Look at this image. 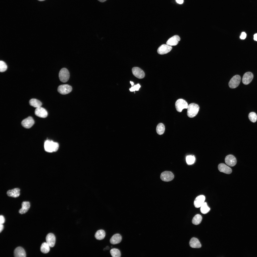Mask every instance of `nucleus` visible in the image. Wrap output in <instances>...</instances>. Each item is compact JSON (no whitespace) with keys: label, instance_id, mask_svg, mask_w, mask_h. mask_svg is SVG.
<instances>
[{"label":"nucleus","instance_id":"obj_11","mask_svg":"<svg viewBox=\"0 0 257 257\" xmlns=\"http://www.w3.org/2000/svg\"><path fill=\"white\" fill-rule=\"evenodd\" d=\"M35 113L37 116L40 118H45L48 115V112L44 108L40 107L37 108L35 110Z\"/></svg>","mask_w":257,"mask_h":257},{"label":"nucleus","instance_id":"obj_8","mask_svg":"<svg viewBox=\"0 0 257 257\" xmlns=\"http://www.w3.org/2000/svg\"><path fill=\"white\" fill-rule=\"evenodd\" d=\"M34 123V121L33 118L29 116L23 120L21 122L22 125L24 128H29L31 127Z\"/></svg>","mask_w":257,"mask_h":257},{"label":"nucleus","instance_id":"obj_2","mask_svg":"<svg viewBox=\"0 0 257 257\" xmlns=\"http://www.w3.org/2000/svg\"><path fill=\"white\" fill-rule=\"evenodd\" d=\"M187 109L188 116L190 118H192L197 115L199 111V107L197 104L192 103L188 105Z\"/></svg>","mask_w":257,"mask_h":257},{"label":"nucleus","instance_id":"obj_9","mask_svg":"<svg viewBox=\"0 0 257 257\" xmlns=\"http://www.w3.org/2000/svg\"><path fill=\"white\" fill-rule=\"evenodd\" d=\"M172 47L167 44H164L160 46L158 49L157 52L160 54L167 53L172 49Z\"/></svg>","mask_w":257,"mask_h":257},{"label":"nucleus","instance_id":"obj_14","mask_svg":"<svg viewBox=\"0 0 257 257\" xmlns=\"http://www.w3.org/2000/svg\"><path fill=\"white\" fill-rule=\"evenodd\" d=\"M46 242L50 247H54L55 244L56 238L55 235L52 233L48 234L46 237Z\"/></svg>","mask_w":257,"mask_h":257},{"label":"nucleus","instance_id":"obj_32","mask_svg":"<svg viewBox=\"0 0 257 257\" xmlns=\"http://www.w3.org/2000/svg\"><path fill=\"white\" fill-rule=\"evenodd\" d=\"M7 69V66L6 64L2 61H0V71L3 72L5 71Z\"/></svg>","mask_w":257,"mask_h":257},{"label":"nucleus","instance_id":"obj_6","mask_svg":"<svg viewBox=\"0 0 257 257\" xmlns=\"http://www.w3.org/2000/svg\"><path fill=\"white\" fill-rule=\"evenodd\" d=\"M72 90V87L68 84H63L59 86L58 88V91L62 94H65L70 93Z\"/></svg>","mask_w":257,"mask_h":257},{"label":"nucleus","instance_id":"obj_38","mask_svg":"<svg viewBox=\"0 0 257 257\" xmlns=\"http://www.w3.org/2000/svg\"><path fill=\"white\" fill-rule=\"evenodd\" d=\"M254 40L257 41V33L255 34L254 35Z\"/></svg>","mask_w":257,"mask_h":257},{"label":"nucleus","instance_id":"obj_20","mask_svg":"<svg viewBox=\"0 0 257 257\" xmlns=\"http://www.w3.org/2000/svg\"><path fill=\"white\" fill-rule=\"evenodd\" d=\"M189 244L190 246L193 248H199L201 247V245L198 240L195 237H193L190 239Z\"/></svg>","mask_w":257,"mask_h":257},{"label":"nucleus","instance_id":"obj_16","mask_svg":"<svg viewBox=\"0 0 257 257\" xmlns=\"http://www.w3.org/2000/svg\"><path fill=\"white\" fill-rule=\"evenodd\" d=\"M205 200V197L203 195H200L197 197L195 199L194 204L195 207L199 208L204 203Z\"/></svg>","mask_w":257,"mask_h":257},{"label":"nucleus","instance_id":"obj_41","mask_svg":"<svg viewBox=\"0 0 257 257\" xmlns=\"http://www.w3.org/2000/svg\"><path fill=\"white\" fill-rule=\"evenodd\" d=\"M38 0L39 1H44V0Z\"/></svg>","mask_w":257,"mask_h":257},{"label":"nucleus","instance_id":"obj_4","mask_svg":"<svg viewBox=\"0 0 257 257\" xmlns=\"http://www.w3.org/2000/svg\"><path fill=\"white\" fill-rule=\"evenodd\" d=\"M187 102L184 100L179 99L177 100L175 103V106L177 110L181 112L183 109H187L188 106Z\"/></svg>","mask_w":257,"mask_h":257},{"label":"nucleus","instance_id":"obj_12","mask_svg":"<svg viewBox=\"0 0 257 257\" xmlns=\"http://www.w3.org/2000/svg\"><path fill=\"white\" fill-rule=\"evenodd\" d=\"M226 163L228 165L233 167L235 166L237 163L236 158L233 155L230 154L227 155L225 158Z\"/></svg>","mask_w":257,"mask_h":257},{"label":"nucleus","instance_id":"obj_13","mask_svg":"<svg viewBox=\"0 0 257 257\" xmlns=\"http://www.w3.org/2000/svg\"><path fill=\"white\" fill-rule=\"evenodd\" d=\"M253 77V74L252 73L250 72H247L243 76L242 79V82L244 84H248L252 81Z\"/></svg>","mask_w":257,"mask_h":257},{"label":"nucleus","instance_id":"obj_35","mask_svg":"<svg viewBox=\"0 0 257 257\" xmlns=\"http://www.w3.org/2000/svg\"><path fill=\"white\" fill-rule=\"evenodd\" d=\"M246 36V34L244 32H242L240 36V38L241 39H245Z\"/></svg>","mask_w":257,"mask_h":257},{"label":"nucleus","instance_id":"obj_22","mask_svg":"<svg viewBox=\"0 0 257 257\" xmlns=\"http://www.w3.org/2000/svg\"><path fill=\"white\" fill-rule=\"evenodd\" d=\"M122 237L119 234H116L114 235L110 240V242L112 244H115L119 243L121 241Z\"/></svg>","mask_w":257,"mask_h":257},{"label":"nucleus","instance_id":"obj_28","mask_svg":"<svg viewBox=\"0 0 257 257\" xmlns=\"http://www.w3.org/2000/svg\"><path fill=\"white\" fill-rule=\"evenodd\" d=\"M200 207L201 212L203 214L207 213L210 210V208L208 206L206 202H204Z\"/></svg>","mask_w":257,"mask_h":257},{"label":"nucleus","instance_id":"obj_19","mask_svg":"<svg viewBox=\"0 0 257 257\" xmlns=\"http://www.w3.org/2000/svg\"><path fill=\"white\" fill-rule=\"evenodd\" d=\"M20 189L19 188H15L7 191L6 193L10 197L17 198L20 195Z\"/></svg>","mask_w":257,"mask_h":257},{"label":"nucleus","instance_id":"obj_3","mask_svg":"<svg viewBox=\"0 0 257 257\" xmlns=\"http://www.w3.org/2000/svg\"><path fill=\"white\" fill-rule=\"evenodd\" d=\"M59 77L62 82L65 83L67 82L69 77V73L68 70L65 68L62 69L59 72Z\"/></svg>","mask_w":257,"mask_h":257},{"label":"nucleus","instance_id":"obj_25","mask_svg":"<svg viewBox=\"0 0 257 257\" xmlns=\"http://www.w3.org/2000/svg\"><path fill=\"white\" fill-rule=\"evenodd\" d=\"M50 246L46 242L43 243L40 247V251L44 253H48L50 250Z\"/></svg>","mask_w":257,"mask_h":257},{"label":"nucleus","instance_id":"obj_15","mask_svg":"<svg viewBox=\"0 0 257 257\" xmlns=\"http://www.w3.org/2000/svg\"><path fill=\"white\" fill-rule=\"evenodd\" d=\"M180 37L177 35H175L170 38L166 42V44L170 46L176 45L180 41Z\"/></svg>","mask_w":257,"mask_h":257},{"label":"nucleus","instance_id":"obj_36","mask_svg":"<svg viewBox=\"0 0 257 257\" xmlns=\"http://www.w3.org/2000/svg\"><path fill=\"white\" fill-rule=\"evenodd\" d=\"M177 2L180 4H182L183 2V0H176Z\"/></svg>","mask_w":257,"mask_h":257},{"label":"nucleus","instance_id":"obj_30","mask_svg":"<svg viewBox=\"0 0 257 257\" xmlns=\"http://www.w3.org/2000/svg\"><path fill=\"white\" fill-rule=\"evenodd\" d=\"M248 118L251 122L254 123L257 120V115L255 113L251 112L248 115Z\"/></svg>","mask_w":257,"mask_h":257},{"label":"nucleus","instance_id":"obj_5","mask_svg":"<svg viewBox=\"0 0 257 257\" xmlns=\"http://www.w3.org/2000/svg\"><path fill=\"white\" fill-rule=\"evenodd\" d=\"M241 80L240 76L237 75L233 76L230 79L228 83L229 87L234 89L237 87L239 85Z\"/></svg>","mask_w":257,"mask_h":257},{"label":"nucleus","instance_id":"obj_18","mask_svg":"<svg viewBox=\"0 0 257 257\" xmlns=\"http://www.w3.org/2000/svg\"><path fill=\"white\" fill-rule=\"evenodd\" d=\"M14 256L15 257H25L26 254L24 249L22 247H16L14 252Z\"/></svg>","mask_w":257,"mask_h":257},{"label":"nucleus","instance_id":"obj_33","mask_svg":"<svg viewBox=\"0 0 257 257\" xmlns=\"http://www.w3.org/2000/svg\"><path fill=\"white\" fill-rule=\"evenodd\" d=\"M140 85L139 84H138L131 87L129 89V90L130 91L133 92L135 91H138L140 88Z\"/></svg>","mask_w":257,"mask_h":257},{"label":"nucleus","instance_id":"obj_1","mask_svg":"<svg viewBox=\"0 0 257 257\" xmlns=\"http://www.w3.org/2000/svg\"><path fill=\"white\" fill-rule=\"evenodd\" d=\"M44 147L46 151L51 153L57 150L59 148V145L57 143L47 140L44 142Z\"/></svg>","mask_w":257,"mask_h":257},{"label":"nucleus","instance_id":"obj_7","mask_svg":"<svg viewBox=\"0 0 257 257\" xmlns=\"http://www.w3.org/2000/svg\"><path fill=\"white\" fill-rule=\"evenodd\" d=\"M160 178L163 181L168 182L172 180L174 178V175L171 172L166 171L162 172L160 175Z\"/></svg>","mask_w":257,"mask_h":257},{"label":"nucleus","instance_id":"obj_37","mask_svg":"<svg viewBox=\"0 0 257 257\" xmlns=\"http://www.w3.org/2000/svg\"><path fill=\"white\" fill-rule=\"evenodd\" d=\"M4 228V226L3 224H0V232H1Z\"/></svg>","mask_w":257,"mask_h":257},{"label":"nucleus","instance_id":"obj_23","mask_svg":"<svg viewBox=\"0 0 257 257\" xmlns=\"http://www.w3.org/2000/svg\"><path fill=\"white\" fill-rule=\"evenodd\" d=\"M105 231L102 229L97 231L95 235V237L97 239L101 240L103 239L105 237Z\"/></svg>","mask_w":257,"mask_h":257},{"label":"nucleus","instance_id":"obj_26","mask_svg":"<svg viewBox=\"0 0 257 257\" xmlns=\"http://www.w3.org/2000/svg\"><path fill=\"white\" fill-rule=\"evenodd\" d=\"M202 220V217L200 214L195 215L193 218L192 222L195 225H198L200 223Z\"/></svg>","mask_w":257,"mask_h":257},{"label":"nucleus","instance_id":"obj_40","mask_svg":"<svg viewBox=\"0 0 257 257\" xmlns=\"http://www.w3.org/2000/svg\"><path fill=\"white\" fill-rule=\"evenodd\" d=\"M130 83L132 86H133V85L134 83L133 82L130 81Z\"/></svg>","mask_w":257,"mask_h":257},{"label":"nucleus","instance_id":"obj_34","mask_svg":"<svg viewBox=\"0 0 257 257\" xmlns=\"http://www.w3.org/2000/svg\"><path fill=\"white\" fill-rule=\"evenodd\" d=\"M5 220L4 217L2 215L0 216V224H3L5 222Z\"/></svg>","mask_w":257,"mask_h":257},{"label":"nucleus","instance_id":"obj_39","mask_svg":"<svg viewBox=\"0 0 257 257\" xmlns=\"http://www.w3.org/2000/svg\"><path fill=\"white\" fill-rule=\"evenodd\" d=\"M99 1L101 2H104L106 0H98Z\"/></svg>","mask_w":257,"mask_h":257},{"label":"nucleus","instance_id":"obj_17","mask_svg":"<svg viewBox=\"0 0 257 257\" xmlns=\"http://www.w3.org/2000/svg\"><path fill=\"white\" fill-rule=\"evenodd\" d=\"M218 168L220 172L227 174H230L232 171L231 168L224 163H221L219 164L218 166Z\"/></svg>","mask_w":257,"mask_h":257},{"label":"nucleus","instance_id":"obj_21","mask_svg":"<svg viewBox=\"0 0 257 257\" xmlns=\"http://www.w3.org/2000/svg\"><path fill=\"white\" fill-rule=\"evenodd\" d=\"M30 207V203L28 201H24L22 203V208L19 211V213L22 214L27 212Z\"/></svg>","mask_w":257,"mask_h":257},{"label":"nucleus","instance_id":"obj_24","mask_svg":"<svg viewBox=\"0 0 257 257\" xmlns=\"http://www.w3.org/2000/svg\"><path fill=\"white\" fill-rule=\"evenodd\" d=\"M29 102L31 106L36 108L40 107L42 105V103L40 101L35 99H31Z\"/></svg>","mask_w":257,"mask_h":257},{"label":"nucleus","instance_id":"obj_31","mask_svg":"<svg viewBox=\"0 0 257 257\" xmlns=\"http://www.w3.org/2000/svg\"><path fill=\"white\" fill-rule=\"evenodd\" d=\"M195 159L194 156L191 155L187 156L186 158L187 163L188 165L193 164L195 162Z\"/></svg>","mask_w":257,"mask_h":257},{"label":"nucleus","instance_id":"obj_29","mask_svg":"<svg viewBox=\"0 0 257 257\" xmlns=\"http://www.w3.org/2000/svg\"><path fill=\"white\" fill-rule=\"evenodd\" d=\"M111 254L113 257H120L121 253L120 250L116 248H113L110 251Z\"/></svg>","mask_w":257,"mask_h":257},{"label":"nucleus","instance_id":"obj_10","mask_svg":"<svg viewBox=\"0 0 257 257\" xmlns=\"http://www.w3.org/2000/svg\"><path fill=\"white\" fill-rule=\"evenodd\" d=\"M132 71L133 74L138 79H142L144 77V72L143 70L138 67H133L132 69Z\"/></svg>","mask_w":257,"mask_h":257},{"label":"nucleus","instance_id":"obj_27","mask_svg":"<svg viewBox=\"0 0 257 257\" xmlns=\"http://www.w3.org/2000/svg\"><path fill=\"white\" fill-rule=\"evenodd\" d=\"M165 130V127L163 124L162 123L159 124L157 125L156 131L157 133L159 135L163 134L164 133Z\"/></svg>","mask_w":257,"mask_h":257}]
</instances>
